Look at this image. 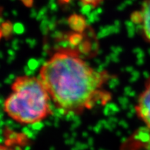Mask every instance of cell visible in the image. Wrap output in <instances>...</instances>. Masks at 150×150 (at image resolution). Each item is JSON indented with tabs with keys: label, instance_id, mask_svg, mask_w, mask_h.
Instances as JSON below:
<instances>
[{
	"label": "cell",
	"instance_id": "obj_1",
	"mask_svg": "<svg viewBox=\"0 0 150 150\" xmlns=\"http://www.w3.org/2000/svg\"><path fill=\"white\" fill-rule=\"evenodd\" d=\"M39 77L63 115H81L111 101L106 88L111 75L94 68L73 49L56 50L41 65Z\"/></svg>",
	"mask_w": 150,
	"mask_h": 150
},
{
	"label": "cell",
	"instance_id": "obj_2",
	"mask_svg": "<svg viewBox=\"0 0 150 150\" xmlns=\"http://www.w3.org/2000/svg\"><path fill=\"white\" fill-rule=\"evenodd\" d=\"M52 99L40 77L31 75L17 76L11 93L5 99L6 113L22 125L40 123L53 113Z\"/></svg>",
	"mask_w": 150,
	"mask_h": 150
},
{
	"label": "cell",
	"instance_id": "obj_3",
	"mask_svg": "<svg viewBox=\"0 0 150 150\" xmlns=\"http://www.w3.org/2000/svg\"><path fill=\"white\" fill-rule=\"evenodd\" d=\"M131 18L139 27L140 32L145 40L150 44V0H145L140 10L134 11Z\"/></svg>",
	"mask_w": 150,
	"mask_h": 150
},
{
	"label": "cell",
	"instance_id": "obj_4",
	"mask_svg": "<svg viewBox=\"0 0 150 150\" xmlns=\"http://www.w3.org/2000/svg\"><path fill=\"white\" fill-rule=\"evenodd\" d=\"M136 115L150 131V78L140 93L135 106Z\"/></svg>",
	"mask_w": 150,
	"mask_h": 150
},
{
	"label": "cell",
	"instance_id": "obj_5",
	"mask_svg": "<svg viewBox=\"0 0 150 150\" xmlns=\"http://www.w3.org/2000/svg\"><path fill=\"white\" fill-rule=\"evenodd\" d=\"M70 27L78 33H81L84 31L86 27V22L83 16L80 15H72L67 20Z\"/></svg>",
	"mask_w": 150,
	"mask_h": 150
},
{
	"label": "cell",
	"instance_id": "obj_6",
	"mask_svg": "<svg viewBox=\"0 0 150 150\" xmlns=\"http://www.w3.org/2000/svg\"><path fill=\"white\" fill-rule=\"evenodd\" d=\"M0 150H23L17 145L11 144H1L0 143Z\"/></svg>",
	"mask_w": 150,
	"mask_h": 150
},
{
	"label": "cell",
	"instance_id": "obj_7",
	"mask_svg": "<svg viewBox=\"0 0 150 150\" xmlns=\"http://www.w3.org/2000/svg\"><path fill=\"white\" fill-rule=\"evenodd\" d=\"M82 3H83L86 5L92 6L95 7L99 4L102 0H80Z\"/></svg>",
	"mask_w": 150,
	"mask_h": 150
},
{
	"label": "cell",
	"instance_id": "obj_8",
	"mask_svg": "<svg viewBox=\"0 0 150 150\" xmlns=\"http://www.w3.org/2000/svg\"><path fill=\"white\" fill-rule=\"evenodd\" d=\"M61 1V4H66L70 1V0H59Z\"/></svg>",
	"mask_w": 150,
	"mask_h": 150
},
{
	"label": "cell",
	"instance_id": "obj_9",
	"mask_svg": "<svg viewBox=\"0 0 150 150\" xmlns=\"http://www.w3.org/2000/svg\"><path fill=\"white\" fill-rule=\"evenodd\" d=\"M2 35H3L2 31H1V28H0V39H1V36H2Z\"/></svg>",
	"mask_w": 150,
	"mask_h": 150
}]
</instances>
